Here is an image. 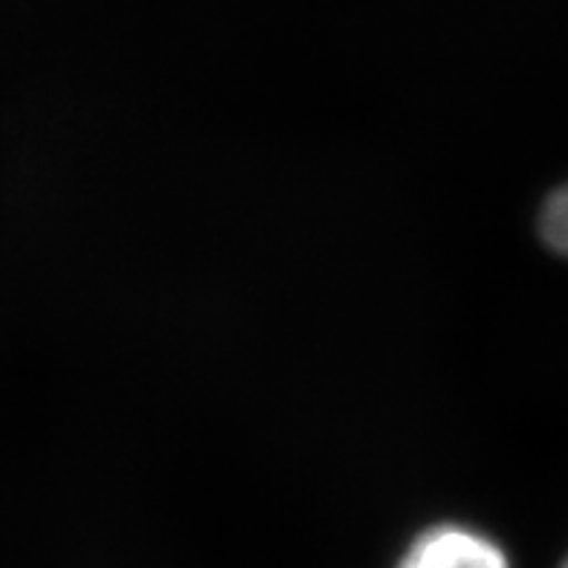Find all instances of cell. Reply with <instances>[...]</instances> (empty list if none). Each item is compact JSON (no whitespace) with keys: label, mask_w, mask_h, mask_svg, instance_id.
<instances>
[{"label":"cell","mask_w":568,"mask_h":568,"mask_svg":"<svg viewBox=\"0 0 568 568\" xmlns=\"http://www.w3.org/2000/svg\"><path fill=\"white\" fill-rule=\"evenodd\" d=\"M397 568H510L499 542L464 525H435L415 537Z\"/></svg>","instance_id":"6da1fadb"},{"label":"cell","mask_w":568,"mask_h":568,"mask_svg":"<svg viewBox=\"0 0 568 568\" xmlns=\"http://www.w3.org/2000/svg\"><path fill=\"white\" fill-rule=\"evenodd\" d=\"M539 235L554 253L568 255V183L546 197L539 212Z\"/></svg>","instance_id":"7a4b0ae2"},{"label":"cell","mask_w":568,"mask_h":568,"mask_svg":"<svg viewBox=\"0 0 568 568\" xmlns=\"http://www.w3.org/2000/svg\"><path fill=\"white\" fill-rule=\"evenodd\" d=\"M562 568H568V562H566V566H562Z\"/></svg>","instance_id":"3957f363"}]
</instances>
